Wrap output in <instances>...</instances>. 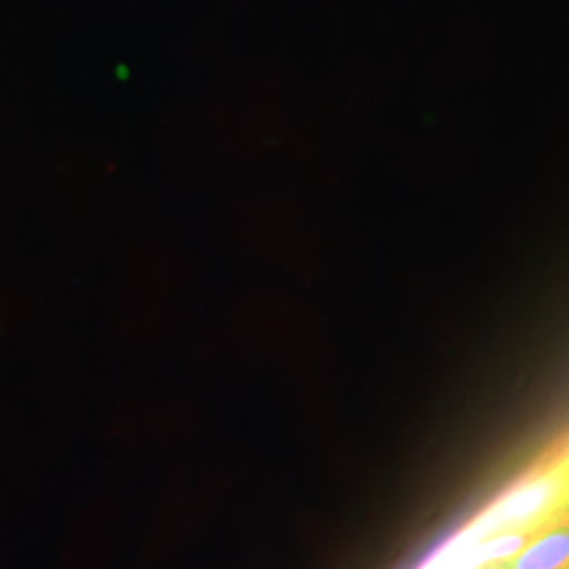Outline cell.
Wrapping results in <instances>:
<instances>
[{
    "mask_svg": "<svg viewBox=\"0 0 569 569\" xmlns=\"http://www.w3.org/2000/svg\"><path fill=\"white\" fill-rule=\"evenodd\" d=\"M475 569H496V563L488 561V563H481V566H477Z\"/></svg>",
    "mask_w": 569,
    "mask_h": 569,
    "instance_id": "obj_3",
    "label": "cell"
},
{
    "mask_svg": "<svg viewBox=\"0 0 569 569\" xmlns=\"http://www.w3.org/2000/svg\"><path fill=\"white\" fill-rule=\"evenodd\" d=\"M569 509V448L531 470L519 483L507 489L493 505L479 512L467 528L449 542L443 555L460 552L493 536L536 533L563 523Z\"/></svg>",
    "mask_w": 569,
    "mask_h": 569,
    "instance_id": "obj_1",
    "label": "cell"
},
{
    "mask_svg": "<svg viewBox=\"0 0 569 569\" xmlns=\"http://www.w3.org/2000/svg\"><path fill=\"white\" fill-rule=\"evenodd\" d=\"M563 523H569V509L568 512H566V517H563Z\"/></svg>",
    "mask_w": 569,
    "mask_h": 569,
    "instance_id": "obj_4",
    "label": "cell"
},
{
    "mask_svg": "<svg viewBox=\"0 0 569 569\" xmlns=\"http://www.w3.org/2000/svg\"><path fill=\"white\" fill-rule=\"evenodd\" d=\"M493 563L496 569H569V523L536 531L521 549Z\"/></svg>",
    "mask_w": 569,
    "mask_h": 569,
    "instance_id": "obj_2",
    "label": "cell"
}]
</instances>
